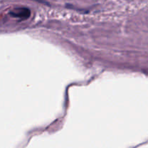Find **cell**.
<instances>
[{
  "label": "cell",
  "instance_id": "6da1fadb",
  "mask_svg": "<svg viewBox=\"0 0 148 148\" xmlns=\"http://www.w3.org/2000/svg\"><path fill=\"white\" fill-rule=\"evenodd\" d=\"M10 14L13 17L21 20H27L30 16V10L26 7H18L10 12Z\"/></svg>",
  "mask_w": 148,
  "mask_h": 148
}]
</instances>
